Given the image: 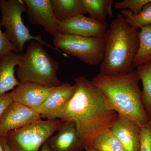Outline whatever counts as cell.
I'll list each match as a JSON object with an SVG mask.
<instances>
[{"label": "cell", "instance_id": "cell-1", "mask_svg": "<svg viewBox=\"0 0 151 151\" xmlns=\"http://www.w3.org/2000/svg\"><path fill=\"white\" fill-rule=\"evenodd\" d=\"M74 81L75 92L58 119L75 124L85 149L97 134L110 128L118 113L111 108L92 81L82 76Z\"/></svg>", "mask_w": 151, "mask_h": 151}, {"label": "cell", "instance_id": "cell-2", "mask_svg": "<svg viewBox=\"0 0 151 151\" xmlns=\"http://www.w3.org/2000/svg\"><path fill=\"white\" fill-rule=\"evenodd\" d=\"M139 80L137 71L134 69L128 73L116 75L99 73L91 81L118 115L141 127L151 118L143 105Z\"/></svg>", "mask_w": 151, "mask_h": 151}, {"label": "cell", "instance_id": "cell-3", "mask_svg": "<svg viewBox=\"0 0 151 151\" xmlns=\"http://www.w3.org/2000/svg\"><path fill=\"white\" fill-rule=\"evenodd\" d=\"M139 30L133 28L119 13L111 22L105 36L104 58L100 73L113 76L134 69L133 64L139 45Z\"/></svg>", "mask_w": 151, "mask_h": 151}, {"label": "cell", "instance_id": "cell-4", "mask_svg": "<svg viewBox=\"0 0 151 151\" xmlns=\"http://www.w3.org/2000/svg\"><path fill=\"white\" fill-rule=\"evenodd\" d=\"M43 45L37 41H32L28 45L16 68L18 80L20 83L33 82L47 87L60 86L63 83L57 76L59 63L49 55Z\"/></svg>", "mask_w": 151, "mask_h": 151}, {"label": "cell", "instance_id": "cell-5", "mask_svg": "<svg viewBox=\"0 0 151 151\" xmlns=\"http://www.w3.org/2000/svg\"><path fill=\"white\" fill-rule=\"evenodd\" d=\"M26 11V6L23 0H0V12L2 15L0 26L5 28L4 33L7 37L19 52H22L25 43L33 40L50 47L63 56L68 57L44 40L41 35L33 36L30 34L22 17V14Z\"/></svg>", "mask_w": 151, "mask_h": 151}, {"label": "cell", "instance_id": "cell-6", "mask_svg": "<svg viewBox=\"0 0 151 151\" xmlns=\"http://www.w3.org/2000/svg\"><path fill=\"white\" fill-rule=\"evenodd\" d=\"M59 119L42 120L9 132L5 136L12 151H38L44 143L58 130Z\"/></svg>", "mask_w": 151, "mask_h": 151}, {"label": "cell", "instance_id": "cell-7", "mask_svg": "<svg viewBox=\"0 0 151 151\" xmlns=\"http://www.w3.org/2000/svg\"><path fill=\"white\" fill-rule=\"evenodd\" d=\"M52 41L55 47L86 64L94 66L101 64L103 61L104 37H85L58 33L53 36Z\"/></svg>", "mask_w": 151, "mask_h": 151}, {"label": "cell", "instance_id": "cell-8", "mask_svg": "<svg viewBox=\"0 0 151 151\" xmlns=\"http://www.w3.org/2000/svg\"><path fill=\"white\" fill-rule=\"evenodd\" d=\"M41 119L40 114L31 108L12 101L0 118V137Z\"/></svg>", "mask_w": 151, "mask_h": 151}, {"label": "cell", "instance_id": "cell-9", "mask_svg": "<svg viewBox=\"0 0 151 151\" xmlns=\"http://www.w3.org/2000/svg\"><path fill=\"white\" fill-rule=\"evenodd\" d=\"M55 88L33 82H21L8 94L13 101L31 108L40 114L42 105Z\"/></svg>", "mask_w": 151, "mask_h": 151}, {"label": "cell", "instance_id": "cell-10", "mask_svg": "<svg viewBox=\"0 0 151 151\" xmlns=\"http://www.w3.org/2000/svg\"><path fill=\"white\" fill-rule=\"evenodd\" d=\"M108 27L106 21H99L82 15L59 22L58 33L85 37H104Z\"/></svg>", "mask_w": 151, "mask_h": 151}, {"label": "cell", "instance_id": "cell-11", "mask_svg": "<svg viewBox=\"0 0 151 151\" xmlns=\"http://www.w3.org/2000/svg\"><path fill=\"white\" fill-rule=\"evenodd\" d=\"M26 13L32 24L41 26L52 36L58 33L59 22L55 17L51 0H23Z\"/></svg>", "mask_w": 151, "mask_h": 151}, {"label": "cell", "instance_id": "cell-12", "mask_svg": "<svg viewBox=\"0 0 151 151\" xmlns=\"http://www.w3.org/2000/svg\"><path fill=\"white\" fill-rule=\"evenodd\" d=\"M110 129L125 151H140L141 127L137 124L118 114Z\"/></svg>", "mask_w": 151, "mask_h": 151}, {"label": "cell", "instance_id": "cell-13", "mask_svg": "<svg viewBox=\"0 0 151 151\" xmlns=\"http://www.w3.org/2000/svg\"><path fill=\"white\" fill-rule=\"evenodd\" d=\"M56 134L47 141L51 151H80L84 146L74 123L61 122Z\"/></svg>", "mask_w": 151, "mask_h": 151}, {"label": "cell", "instance_id": "cell-14", "mask_svg": "<svg viewBox=\"0 0 151 151\" xmlns=\"http://www.w3.org/2000/svg\"><path fill=\"white\" fill-rule=\"evenodd\" d=\"M75 91V85L67 82L55 87L42 107L40 113L41 119H58L62 109L73 97Z\"/></svg>", "mask_w": 151, "mask_h": 151}, {"label": "cell", "instance_id": "cell-15", "mask_svg": "<svg viewBox=\"0 0 151 151\" xmlns=\"http://www.w3.org/2000/svg\"><path fill=\"white\" fill-rule=\"evenodd\" d=\"M21 58V54L13 52L0 56V97L20 83L16 77L15 68L19 64Z\"/></svg>", "mask_w": 151, "mask_h": 151}, {"label": "cell", "instance_id": "cell-16", "mask_svg": "<svg viewBox=\"0 0 151 151\" xmlns=\"http://www.w3.org/2000/svg\"><path fill=\"white\" fill-rule=\"evenodd\" d=\"M55 17L59 22L86 14L82 0H51Z\"/></svg>", "mask_w": 151, "mask_h": 151}, {"label": "cell", "instance_id": "cell-17", "mask_svg": "<svg viewBox=\"0 0 151 151\" xmlns=\"http://www.w3.org/2000/svg\"><path fill=\"white\" fill-rule=\"evenodd\" d=\"M84 10L89 17L100 22L106 21L107 17H113L112 0H82Z\"/></svg>", "mask_w": 151, "mask_h": 151}, {"label": "cell", "instance_id": "cell-18", "mask_svg": "<svg viewBox=\"0 0 151 151\" xmlns=\"http://www.w3.org/2000/svg\"><path fill=\"white\" fill-rule=\"evenodd\" d=\"M139 45L133 67L151 62V25L141 28L139 32Z\"/></svg>", "mask_w": 151, "mask_h": 151}, {"label": "cell", "instance_id": "cell-19", "mask_svg": "<svg viewBox=\"0 0 151 151\" xmlns=\"http://www.w3.org/2000/svg\"><path fill=\"white\" fill-rule=\"evenodd\" d=\"M87 147H92L98 151H125L110 128L105 129L92 139Z\"/></svg>", "mask_w": 151, "mask_h": 151}, {"label": "cell", "instance_id": "cell-20", "mask_svg": "<svg viewBox=\"0 0 151 151\" xmlns=\"http://www.w3.org/2000/svg\"><path fill=\"white\" fill-rule=\"evenodd\" d=\"M136 71L139 79L142 83V100L148 116L151 118V63L139 65Z\"/></svg>", "mask_w": 151, "mask_h": 151}, {"label": "cell", "instance_id": "cell-21", "mask_svg": "<svg viewBox=\"0 0 151 151\" xmlns=\"http://www.w3.org/2000/svg\"><path fill=\"white\" fill-rule=\"evenodd\" d=\"M127 22L134 29L151 25V1L144 6L139 13L135 14L129 10H123L121 13Z\"/></svg>", "mask_w": 151, "mask_h": 151}, {"label": "cell", "instance_id": "cell-22", "mask_svg": "<svg viewBox=\"0 0 151 151\" xmlns=\"http://www.w3.org/2000/svg\"><path fill=\"white\" fill-rule=\"evenodd\" d=\"M151 0H124L114 3V7L116 9L129 10L133 13H139L144 6L150 2Z\"/></svg>", "mask_w": 151, "mask_h": 151}, {"label": "cell", "instance_id": "cell-23", "mask_svg": "<svg viewBox=\"0 0 151 151\" xmlns=\"http://www.w3.org/2000/svg\"><path fill=\"white\" fill-rule=\"evenodd\" d=\"M140 151H151V118L141 127Z\"/></svg>", "mask_w": 151, "mask_h": 151}, {"label": "cell", "instance_id": "cell-24", "mask_svg": "<svg viewBox=\"0 0 151 151\" xmlns=\"http://www.w3.org/2000/svg\"><path fill=\"white\" fill-rule=\"evenodd\" d=\"M10 52L17 53L18 49L9 40L4 32L2 31L0 26V56Z\"/></svg>", "mask_w": 151, "mask_h": 151}, {"label": "cell", "instance_id": "cell-25", "mask_svg": "<svg viewBox=\"0 0 151 151\" xmlns=\"http://www.w3.org/2000/svg\"><path fill=\"white\" fill-rule=\"evenodd\" d=\"M12 101L8 93L4 94L0 97V118L5 109Z\"/></svg>", "mask_w": 151, "mask_h": 151}, {"label": "cell", "instance_id": "cell-26", "mask_svg": "<svg viewBox=\"0 0 151 151\" xmlns=\"http://www.w3.org/2000/svg\"><path fill=\"white\" fill-rule=\"evenodd\" d=\"M2 139L3 144H4V151H12V150L7 144L4 137H1Z\"/></svg>", "mask_w": 151, "mask_h": 151}, {"label": "cell", "instance_id": "cell-27", "mask_svg": "<svg viewBox=\"0 0 151 151\" xmlns=\"http://www.w3.org/2000/svg\"><path fill=\"white\" fill-rule=\"evenodd\" d=\"M40 151H51L48 145L47 142H45L42 146Z\"/></svg>", "mask_w": 151, "mask_h": 151}, {"label": "cell", "instance_id": "cell-28", "mask_svg": "<svg viewBox=\"0 0 151 151\" xmlns=\"http://www.w3.org/2000/svg\"><path fill=\"white\" fill-rule=\"evenodd\" d=\"M0 151H4V144L2 138L0 137Z\"/></svg>", "mask_w": 151, "mask_h": 151}, {"label": "cell", "instance_id": "cell-29", "mask_svg": "<svg viewBox=\"0 0 151 151\" xmlns=\"http://www.w3.org/2000/svg\"><path fill=\"white\" fill-rule=\"evenodd\" d=\"M86 151H98L96 149L92 147H87L85 149Z\"/></svg>", "mask_w": 151, "mask_h": 151}, {"label": "cell", "instance_id": "cell-30", "mask_svg": "<svg viewBox=\"0 0 151 151\" xmlns=\"http://www.w3.org/2000/svg\"><path fill=\"white\" fill-rule=\"evenodd\" d=\"M151 63V62H150V63Z\"/></svg>", "mask_w": 151, "mask_h": 151}]
</instances>
